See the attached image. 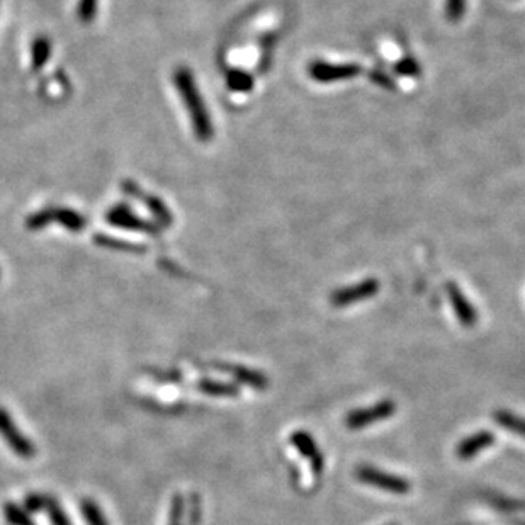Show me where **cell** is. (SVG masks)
<instances>
[{
    "label": "cell",
    "mask_w": 525,
    "mask_h": 525,
    "mask_svg": "<svg viewBox=\"0 0 525 525\" xmlns=\"http://www.w3.org/2000/svg\"><path fill=\"white\" fill-rule=\"evenodd\" d=\"M97 3L99 0H80L78 2V19L82 22H90L94 21L97 12Z\"/></svg>",
    "instance_id": "19"
},
{
    "label": "cell",
    "mask_w": 525,
    "mask_h": 525,
    "mask_svg": "<svg viewBox=\"0 0 525 525\" xmlns=\"http://www.w3.org/2000/svg\"><path fill=\"white\" fill-rule=\"evenodd\" d=\"M49 53H51V43L44 36L38 38L33 44V68L40 70L44 63L48 62Z\"/></svg>",
    "instance_id": "16"
},
{
    "label": "cell",
    "mask_w": 525,
    "mask_h": 525,
    "mask_svg": "<svg viewBox=\"0 0 525 525\" xmlns=\"http://www.w3.org/2000/svg\"><path fill=\"white\" fill-rule=\"evenodd\" d=\"M493 442H494V435L492 432H488V430H479V432L466 437L462 442L458 444L456 456H458L459 459H471L476 454H479L481 451L488 449Z\"/></svg>",
    "instance_id": "10"
},
{
    "label": "cell",
    "mask_w": 525,
    "mask_h": 525,
    "mask_svg": "<svg viewBox=\"0 0 525 525\" xmlns=\"http://www.w3.org/2000/svg\"><path fill=\"white\" fill-rule=\"evenodd\" d=\"M108 222L114 224V226L119 228H126V230H133V231H144V233H157L153 228V224L142 222V219L136 218L128 208L117 206L114 208L111 212L108 215Z\"/></svg>",
    "instance_id": "11"
},
{
    "label": "cell",
    "mask_w": 525,
    "mask_h": 525,
    "mask_svg": "<svg viewBox=\"0 0 525 525\" xmlns=\"http://www.w3.org/2000/svg\"><path fill=\"white\" fill-rule=\"evenodd\" d=\"M49 513H51V515H49V519L55 522V525H70V524H68L67 517H65L63 513L60 512L58 507H53L51 510H49Z\"/></svg>",
    "instance_id": "25"
},
{
    "label": "cell",
    "mask_w": 525,
    "mask_h": 525,
    "mask_svg": "<svg viewBox=\"0 0 525 525\" xmlns=\"http://www.w3.org/2000/svg\"><path fill=\"white\" fill-rule=\"evenodd\" d=\"M464 12H466V0H447L446 2V16L451 22L461 21Z\"/></svg>",
    "instance_id": "18"
},
{
    "label": "cell",
    "mask_w": 525,
    "mask_h": 525,
    "mask_svg": "<svg viewBox=\"0 0 525 525\" xmlns=\"http://www.w3.org/2000/svg\"><path fill=\"white\" fill-rule=\"evenodd\" d=\"M356 476L359 481L366 483V485L376 486V488L384 490V492H390L394 494H405L410 492V483L406 479L394 476V474L384 473L381 469H376L371 466H360L356 471Z\"/></svg>",
    "instance_id": "2"
},
{
    "label": "cell",
    "mask_w": 525,
    "mask_h": 525,
    "mask_svg": "<svg viewBox=\"0 0 525 525\" xmlns=\"http://www.w3.org/2000/svg\"><path fill=\"white\" fill-rule=\"evenodd\" d=\"M174 80L178 89V94H181L182 101H184L185 109L191 114L192 128L197 140L199 142H209L215 131H212L211 117H209L206 104H204L203 97H201L199 90H197L192 74L188 68H177Z\"/></svg>",
    "instance_id": "1"
},
{
    "label": "cell",
    "mask_w": 525,
    "mask_h": 525,
    "mask_svg": "<svg viewBox=\"0 0 525 525\" xmlns=\"http://www.w3.org/2000/svg\"><path fill=\"white\" fill-rule=\"evenodd\" d=\"M201 391L211 397H237L238 388L228 383H215V381H201L197 384Z\"/></svg>",
    "instance_id": "15"
},
{
    "label": "cell",
    "mask_w": 525,
    "mask_h": 525,
    "mask_svg": "<svg viewBox=\"0 0 525 525\" xmlns=\"http://www.w3.org/2000/svg\"><path fill=\"white\" fill-rule=\"evenodd\" d=\"M223 371L230 372L235 379H238L240 383L249 384V386L257 388V390H265L269 386L267 376H264L262 372L253 371V369H247L242 366H218Z\"/></svg>",
    "instance_id": "12"
},
{
    "label": "cell",
    "mask_w": 525,
    "mask_h": 525,
    "mask_svg": "<svg viewBox=\"0 0 525 525\" xmlns=\"http://www.w3.org/2000/svg\"><path fill=\"white\" fill-rule=\"evenodd\" d=\"M391 525H394V524H391Z\"/></svg>",
    "instance_id": "26"
},
{
    "label": "cell",
    "mask_w": 525,
    "mask_h": 525,
    "mask_svg": "<svg viewBox=\"0 0 525 525\" xmlns=\"http://www.w3.org/2000/svg\"><path fill=\"white\" fill-rule=\"evenodd\" d=\"M0 435L19 458H33L36 454V449H34L31 440L19 432L16 424L12 422V417L3 408H0Z\"/></svg>",
    "instance_id": "6"
},
{
    "label": "cell",
    "mask_w": 525,
    "mask_h": 525,
    "mask_svg": "<svg viewBox=\"0 0 525 525\" xmlns=\"http://www.w3.org/2000/svg\"><path fill=\"white\" fill-rule=\"evenodd\" d=\"M394 70H397V74L405 75V77H415V75L420 74V65L413 58H403L394 65Z\"/></svg>",
    "instance_id": "20"
},
{
    "label": "cell",
    "mask_w": 525,
    "mask_h": 525,
    "mask_svg": "<svg viewBox=\"0 0 525 525\" xmlns=\"http://www.w3.org/2000/svg\"><path fill=\"white\" fill-rule=\"evenodd\" d=\"M369 78H371V82L378 83V85L386 87V89H393V82H391V78L381 70L371 72V74H369Z\"/></svg>",
    "instance_id": "23"
},
{
    "label": "cell",
    "mask_w": 525,
    "mask_h": 525,
    "mask_svg": "<svg viewBox=\"0 0 525 525\" xmlns=\"http://www.w3.org/2000/svg\"><path fill=\"white\" fill-rule=\"evenodd\" d=\"M51 222L62 223L63 226H67L68 230H72V231H82V228L85 226V218H83L82 215H78V212H75V211H70V209H60V208L44 209V211L31 216L28 222V226L33 228V230H38V228L47 226V224Z\"/></svg>",
    "instance_id": "5"
},
{
    "label": "cell",
    "mask_w": 525,
    "mask_h": 525,
    "mask_svg": "<svg viewBox=\"0 0 525 525\" xmlns=\"http://www.w3.org/2000/svg\"><path fill=\"white\" fill-rule=\"evenodd\" d=\"M447 294H449V298H451L452 308H454L459 322H461L464 326H467V328H471V326L476 325V322H478L476 310H474L473 304L467 301V298L464 296V292L461 291V289H459L458 284L449 283L447 284Z\"/></svg>",
    "instance_id": "9"
},
{
    "label": "cell",
    "mask_w": 525,
    "mask_h": 525,
    "mask_svg": "<svg viewBox=\"0 0 525 525\" xmlns=\"http://www.w3.org/2000/svg\"><path fill=\"white\" fill-rule=\"evenodd\" d=\"M291 444L299 451V454L304 456L313 467L315 474H322L325 469V458H323L322 451H319L317 442L310 433L298 430L291 435Z\"/></svg>",
    "instance_id": "8"
},
{
    "label": "cell",
    "mask_w": 525,
    "mask_h": 525,
    "mask_svg": "<svg viewBox=\"0 0 525 525\" xmlns=\"http://www.w3.org/2000/svg\"><path fill=\"white\" fill-rule=\"evenodd\" d=\"M226 83L235 92H249L253 89V78L247 72L231 70L226 75Z\"/></svg>",
    "instance_id": "14"
},
{
    "label": "cell",
    "mask_w": 525,
    "mask_h": 525,
    "mask_svg": "<svg viewBox=\"0 0 525 525\" xmlns=\"http://www.w3.org/2000/svg\"><path fill=\"white\" fill-rule=\"evenodd\" d=\"M82 512L85 517V522L89 525H108L102 510L97 507V503L94 500H83L82 503Z\"/></svg>",
    "instance_id": "17"
},
{
    "label": "cell",
    "mask_w": 525,
    "mask_h": 525,
    "mask_svg": "<svg viewBox=\"0 0 525 525\" xmlns=\"http://www.w3.org/2000/svg\"><path fill=\"white\" fill-rule=\"evenodd\" d=\"M493 418H494V422H497L498 425H501L503 428L510 430V432L519 433L520 437H525V418L519 417V415L505 412V410L494 412Z\"/></svg>",
    "instance_id": "13"
},
{
    "label": "cell",
    "mask_w": 525,
    "mask_h": 525,
    "mask_svg": "<svg viewBox=\"0 0 525 525\" xmlns=\"http://www.w3.org/2000/svg\"><path fill=\"white\" fill-rule=\"evenodd\" d=\"M6 515H7V520L12 522L14 525H33L31 520H29L26 515H22V513L19 512L16 507H12V505H7Z\"/></svg>",
    "instance_id": "22"
},
{
    "label": "cell",
    "mask_w": 525,
    "mask_h": 525,
    "mask_svg": "<svg viewBox=\"0 0 525 525\" xmlns=\"http://www.w3.org/2000/svg\"><path fill=\"white\" fill-rule=\"evenodd\" d=\"M147 204H148V208H150L151 211H153V215L157 216V218L163 224H170V223H172V218H170V212L167 211L165 206H163L162 201L155 199V197H147Z\"/></svg>",
    "instance_id": "21"
},
{
    "label": "cell",
    "mask_w": 525,
    "mask_h": 525,
    "mask_svg": "<svg viewBox=\"0 0 525 525\" xmlns=\"http://www.w3.org/2000/svg\"><path fill=\"white\" fill-rule=\"evenodd\" d=\"M379 288H381L379 286V281L366 279L362 281V283L356 284V286H347L333 291L332 296H330V303H332L333 306L340 308L359 301H366V299L378 294Z\"/></svg>",
    "instance_id": "7"
},
{
    "label": "cell",
    "mask_w": 525,
    "mask_h": 525,
    "mask_svg": "<svg viewBox=\"0 0 525 525\" xmlns=\"http://www.w3.org/2000/svg\"><path fill=\"white\" fill-rule=\"evenodd\" d=\"M172 501V522H170V525H178V519H181L182 513V498L175 497Z\"/></svg>",
    "instance_id": "24"
},
{
    "label": "cell",
    "mask_w": 525,
    "mask_h": 525,
    "mask_svg": "<svg viewBox=\"0 0 525 525\" xmlns=\"http://www.w3.org/2000/svg\"><path fill=\"white\" fill-rule=\"evenodd\" d=\"M308 74L313 80L319 83L340 82V80H349L357 77L360 74V67L357 63H326V62H313L308 67Z\"/></svg>",
    "instance_id": "4"
},
{
    "label": "cell",
    "mask_w": 525,
    "mask_h": 525,
    "mask_svg": "<svg viewBox=\"0 0 525 525\" xmlns=\"http://www.w3.org/2000/svg\"><path fill=\"white\" fill-rule=\"evenodd\" d=\"M394 412H397V405H394V401L384 399V401L376 403V405L369 406V408L353 410V412L347 413V417H345V427L352 428V430L369 427V425L378 424V422H381V420H386V418H390L391 415H394Z\"/></svg>",
    "instance_id": "3"
}]
</instances>
